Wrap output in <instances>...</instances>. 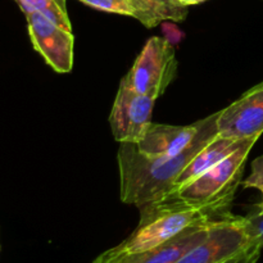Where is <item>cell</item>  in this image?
Here are the masks:
<instances>
[{"label": "cell", "instance_id": "cell-19", "mask_svg": "<svg viewBox=\"0 0 263 263\" xmlns=\"http://www.w3.org/2000/svg\"><path fill=\"white\" fill-rule=\"evenodd\" d=\"M180 3H181L182 5H186V7H189V5H194V4H200V3L205 2V0H179Z\"/></svg>", "mask_w": 263, "mask_h": 263}, {"label": "cell", "instance_id": "cell-10", "mask_svg": "<svg viewBox=\"0 0 263 263\" xmlns=\"http://www.w3.org/2000/svg\"><path fill=\"white\" fill-rule=\"evenodd\" d=\"M200 126L202 120L189 126L152 122L136 145L143 153L149 156H176L192 145L199 133Z\"/></svg>", "mask_w": 263, "mask_h": 263}, {"label": "cell", "instance_id": "cell-3", "mask_svg": "<svg viewBox=\"0 0 263 263\" xmlns=\"http://www.w3.org/2000/svg\"><path fill=\"white\" fill-rule=\"evenodd\" d=\"M258 139V136L244 139L234 153L170 195L198 204L234 200L236 189L241 182L248 154Z\"/></svg>", "mask_w": 263, "mask_h": 263}, {"label": "cell", "instance_id": "cell-12", "mask_svg": "<svg viewBox=\"0 0 263 263\" xmlns=\"http://www.w3.org/2000/svg\"><path fill=\"white\" fill-rule=\"evenodd\" d=\"M134 18L146 28H153L163 21L181 22L187 15V7L179 0H130Z\"/></svg>", "mask_w": 263, "mask_h": 263}, {"label": "cell", "instance_id": "cell-4", "mask_svg": "<svg viewBox=\"0 0 263 263\" xmlns=\"http://www.w3.org/2000/svg\"><path fill=\"white\" fill-rule=\"evenodd\" d=\"M175 48L167 39H148L130 71L122 81L140 94L157 99L161 97L176 74Z\"/></svg>", "mask_w": 263, "mask_h": 263}, {"label": "cell", "instance_id": "cell-13", "mask_svg": "<svg viewBox=\"0 0 263 263\" xmlns=\"http://www.w3.org/2000/svg\"><path fill=\"white\" fill-rule=\"evenodd\" d=\"M23 13L36 10L55 22L57 25L72 30L71 20L67 12V0H14Z\"/></svg>", "mask_w": 263, "mask_h": 263}, {"label": "cell", "instance_id": "cell-11", "mask_svg": "<svg viewBox=\"0 0 263 263\" xmlns=\"http://www.w3.org/2000/svg\"><path fill=\"white\" fill-rule=\"evenodd\" d=\"M244 139H240V140H239V139L225 138V136H221L217 134L210 143L205 144V145L193 157L192 161H190L189 163H187V166L182 170L180 176L177 177L176 181H175L172 193L177 192L180 187L189 184L190 181H193V180L197 179L198 176L204 174L205 171L212 168L213 166L220 163L222 159H225L226 157H229L231 153H234V152L241 145Z\"/></svg>", "mask_w": 263, "mask_h": 263}, {"label": "cell", "instance_id": "cell-20", "mask_svg": "<svg viewBox=\"0 0 263 263\" xmlns=\"http://www.w3.org/2000/svg\"><path fill=\"white\" fill-rule=\"evenodd\" d=\"M226 262H228V261H226ZM226 262H223V263H226Z\"/></svg>", "mask_w": 263, "mask_h": 263}, {"label": "cell", "instance_id": "cell-17", "mask_svg": "<svg viewBox=\"0 0 263 263\" xmlns=\"http://www.w3.org/2000/svg\"><path fill=\"white\" fill-rule=\"evenodd\" d=\"M261 246H259L257 241H253V243L249 244L241 253H239L238 256L229 259L226 263H257L258 262L259 257H261Z\"/></svg>", "mask_w": 263, "mask_h": 263}, {"label": "cell", "instance_id": "cell-5", "mask_svg": "<svg viewBox=\"0 0 263 263\" xmlns=\"http://www.w3.org/2000/svg\"><path fill=\"white\" fill-rule=\"evenodd\" d=\"M26 15L31 44L58 73H68L73 67L74 39L72 30L57 25L36 10L23 13Z\"/></svg>", "mask_w": 263, "mask_h": 263}, {"label": "cell", "instance_id": "cell-6", "mask_svg": "<svg viewBox=\"0 0 263 263\" xmlns=\"http://www.w3.org/2000/svg\"><path fill=\"white\" fill-rule=\"evenodd\" d=\"M157 99L140 94L121 80L109 116L113 138L120 144L139 143L152 121Z\"/></svg>", "mask_w": 263, "mask_h": 263}, {"label": "cell", "instance_id": "cell-8", "mask_svg": "<svg viewBox=\"0 0 263 263\" xmlns=\"http://www.w3.org/2000/svg\"><path fill=\"white\" fill-rule=\"evenodd\" d=\"M218 135L247 139L263 134V81L244 92L239 99L220 110Z\"/></svg>", "mask_w": 263, "mask_h": 263}, {"label": "cell", "instance_id": "cell-9", "mask_svg": "<svg viewBox=\"0 0 263 263\" xmlns=\"http://www.w3.org/2000/svg\"><path fill=\"white\" fill-rule=\"evenodd\" d=\"M228 218V217H225ZM225 218H217V220L202 221L199 223L185 229L184 231L175 235L174 238L163 241L159 246L149 249V251L141 252V253L133 254H110L105 252L110 261L115 263H176L179 262L186 253H189L194 247L202 243L208 236L210 231L217 225L220 221Z\"/></svg>", "mask_w": 263, "mask_h": 263}, {"label": "cell", "instance_id": "cell-7", "mask_svg": "<svg viewBox=\"0 0 263 263\" xmlns=\"http://www.w3.org/2000/svg\"><path fill=\"white\" fill-rule=\"evenodd\" d=\"M252 243L244 229L243 217L231 215L220 221L202 243L176 263H223Z\"/></svg>", "mask_w": 263, "mask_h": 263}, {"label": "cell", "instance_id": "cell-14", "mask_svg": "<svg viewBox=\"0 0 263 263\" xmlns=\"http://www.w3.org/2000/svg\"><path fill=\"white\" fill-rule=\"evenodd\" d=\"M243 225L249 239L257 241L263 251V204H257L248 216L243 217Z\"/></svg>", "mask_w": 263, "mask_h": 263}, {"label": "cell", "instance_id": "cell-18", "mask_svg": "<svg viewBox=\"0 0 263 263\" xmlns=\"http://www.w3.org/2000/svg\"><path fill=\"white\" fill-rule=\"evenodd\" d=\"M92 263H115V262L110 261V258L107 256V254H105V252H104V253L100 254V256L98 257V258L95 259V261Z\"/></svg>", "mask_w": 263, "mask_h": 263}, {"label": "cell", "instance_id": "cell-2", "mask_svg": "<svg viewBox=\"0 0 263 263\" xmlns=\"http://www.w3.org/2000/svg\"><path fill=\"white\" fill-rule=\"evenodd\" d=\"M233 200L198 204L168 195L140 207V221L127 239L109 249L110 254H133L149 251L174 238L190 226L207 220L231 216Z\"/></svg>", "mask_w": 263, "mask_h": 263}, {"label": "cell", "instance_id": "cell-1", "mask_svg": "<svg viewBox=\"0 0 263 263\" xmlns=\"http://www.w3.org/2000/svg\"><path fill=\"white\" fill-rule=\"evenodd\" d=\"M220 110L203 118L197 138L176 156H149L135 143H122L117 153L121 200L125 204L141 205L163 199L174 190L175 181L193 157L218 134Z\"/></svg>", "mask_w": 263, "mask_h": 263}, {"label": "cell", "instance_id": "cell-15", "mask_svg": "<svg viewBox=\"0 0 263 263\" xmlns=\"http://www.w3.org/2000/svg\"><path fill=\"white\" fill-rule=\"evenodd\" d=\"M80 2L102 12L130 15V17L134 15L130 0H80Z\"/></svg>", "mask_w": 263, "mask_h": 263}, {"label": "cell", "instance_id": "cell-16", "mask_svg": "<svg viewBox=\"0 0 263 263\" xmlns=\"http://www.w3.org/2000/svg\"><path fill=\"white\" fill-rule=\"evenodd\" d=\"M243 186L259 190L262 193L261 204H263V154L252 162L251 175L243 181Z\"/></svg>", "mask_w": 263, "mask_h": 263}]
</instances>
